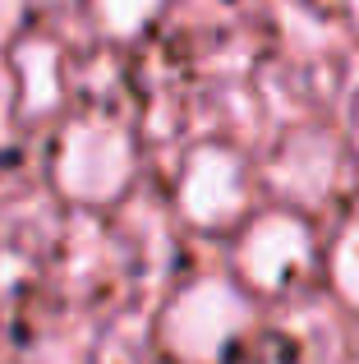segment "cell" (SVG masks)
<instances>
[{"mask_svg": "<svg viewBox=\"0 0 359 364\" xmlns=\"http://www.w3.org/2000/svg\"><path fill=\"white\" fill-rule=\"evenodd\" d=\"M55 189L83 208H106L134 176V143L106 116H83L60 134L51 157Z\"/></svg>", "mask_w": 359, "mask_h": 364, "instance_id": "obj_1", "label": "cell"}, {"mask_svg": "<svg viewBox=\"0 0 359 364\" xmlns=\"http://www.w3.org/2000/svg\"><path fill=\"white\" fill-rule=\"evenodd\" d=\"M249 309L226 282H198L162 314V346L184 364H212L244 328Z\"/></svg>", "mask_w": 359, "mask_h": 364, "instance_id": "obj_2", "label": "cell"}, {"mask_svg": "<svg viewBox=\"0 0 359 364\" xmlns=\"http://www.w3.org/2000/svg\"><path fill=\"white\" fill-rule=\"evenodd\" d=\"M180 203H184L189 222H203V226L231 222L244 203L240 166H235L231 152H221V148L194 152L184 166V180H180Z\"/></svg>", "mask_w": 359, "mask_h": 364, "instance_id": "obj_3", "label": "cell"}, {"mask_svg": "<svg viewBox=\"0 0 359 364\" xmlns=\"http://www.w3.org/2000/svg\"><path fill=\"white\" fill-rule=\"evenodd\" d=\"M309 258V231L295 217H267L249 226L240 245V272L253 286H281L290 272H299Z\"/></svg>", "mask_w": 359, "mask_h": 364, "instance_id": "obj_4", "label": "cell"}, {"mask_svg": "<svg viewBox=\"0 0 359 364\" xmlns=\"http://www.w3.org/2000/svg\"><path fill=\"white\" fill-rule=\"evenodd\" d=\"M14 70H18V107L23 116H46L60 102V51L42 37H28L14 46Z\"/></svg>", "mask_w": 359, "mask_h": 364, "instance_id": "obj_5", "label": "cell"}, {"mask_svg": "<svg viewBox=\"0 0 359 364\" xmlns=\"http://www.w3.org/2000/svg\"><path fill=\"white\" fill-rule=\"evenodd\" d=\"M88 9L106 37H138L157 18L162 0H88Z\"/></svg>", "mask_w": 359, "mask_h": 364, "instance_id": "obj_6", "label": "cell"}, {"mask_svg": "<svg viewBox=\"0 0 359 364\" xmlns=\"http://www.w3.org/2000/svg\"><path fill=\"white\" fill-rule=\"evenodd\" d=\"M336 286H341L346 295L359 304V226L355 231H346V240H341V249H336Z\"/></svg>", "mask_w": 359, "mask_h": 364, "instance_id": "obj_7", "label": "cell"}, {"mask_svg": "<svg viewBox=\"0 0 359 364\" xmlns=\"http://www.w3.org/2000/svg\"><path fill=\"white\" fill-rule=\"evenodd\" d=\"M23 18H28V0H0V51L18 37Z\"/></svg>", "mask_w": 359, "mask_h": 364, "instance_id": "obj_8", "label": "cell"}, {"mask_svg": "<svg viewBox=\"0 0 359 364\" xmlns=\"http://www.w3.org/2000/svg\"><path fill=\"white\" fill-rule=\"evenodd\" d=\"M355 134H359V111H355Z\"/></svg>", "mask_w": 359, "mask_h": 364, "instance_id": "obj_9", "label": "cell"}]
</instances>
